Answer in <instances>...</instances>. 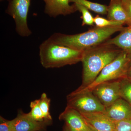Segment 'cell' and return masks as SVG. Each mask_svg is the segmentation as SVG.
I'll return each instance as SVG.
<instances>
[{"label":"cell","instance_id":"cell-9","mask_svg":"<svg viewBox=\"0 0 131 131\" xmlns=\"http://www.w3.org/2000/svg\"><path fill=\"white\" fill-rule=\"evenodd\" d=\"M45 3L44 12L51 17L68 15L77 11L75 4H70V0H42Z\"/></svg>","mask_w":131,"mask_h":131},{"label":"cell","instance_id":"cell-25","mask_svg":"<svg viewBox=\"0 0 131 131\" xmlns=\"http://www.w3.org/2000/svg\"><path fill=\"white\" fill-rule=\"evenodd\" d=\"M87 126H88V131H103L98 130H96V129H94V128H93L92 127H91V126L89 124H87Z\"/></svg>","mask_w":131,"mask_h":131},{"label":"cell","instance_id":"cell-11","mask_svg":"<svg viewBox=\"0 0 131 131\" xmlns=\"http://www.w3.org/2000/svg\"><path fill=\"white\" fill-rule=\"evenodd\" d=\"M81 114L87 124L94 129L100 131H114L115 122L107 116L104 112H96Z\"/></svg>","mask_w":131,"mask_h":131},{"label":"cell","instance_id":"cell-12","mask_svg":"<svg viewBox=\"0 0 131 131\" xmlns=\"http://www.w3.org/2000/svg\"><path fill=\"white\" fill-rule=\"evenodd\" d=\"M60 120L65 121L66 125L77 130L88 131V126L82 115L77 110L67 106L59 115Z\"/></svg>","mask_w":131,"mask_h":131},{"label":"cell","instance_id":"cell-5","mask_svg":"<svg viewBox=\"0 0 131 131\" xmlns=\"http://www.w3.org/2000/svg\"><path fill=\"white\" fill-rule=\"evenodd\" d=\"M67 106L77 110L80 113L104 112L105 107L91 91L76 90L67 96Z\"/></svg>","mask_w":131,"mask_h":131},{"label":"cell","instance_id":"cell-8","mask_svg":"<svg viewBox=\"0 0 131 131\" xmlns=\"http://www.w3.org/2000/svg\"><path fill=\"white\" fill-rule=\"evenodd\" d=\"M11 121L13 131H44L50 123L36 121L31 117L29 113H25L21 111Z\"/></svg>","mask_w":131,"mask_h":131},{"label":"cell","instance_id":"cell-18","mask_svg":"<svg viewBox=\"0 0 131 131\" xmlns=\"http://www.w3.org/2000/svg\"><path fill=\"white\" fill-rule=\"evenodd\" d=\"M30 107L31 110L29 113L34 119L38 122L46 121L39 105V99L31 102Z\"/></svg>","mask_w":131,"mask_h":131},{"label":"cell","instance_id":"cell-21","mask_svg":"<svg viewBox=\"0 0 131 131\" xmlns=\"http://www.w3.org/2000/svg\"><path fill=\"white\" fill-rule=\"evenodd\" d=\"M114 131H131V118L115 122Z\"/></svg>","mask_w":131,"mask_h":131},{"label":"cell","instance_id":"cell-2","mask_svg":"<svg viewBox=\"0 0 131 131\" xmlns=\"http://www.w3.org/2000/svg\"><path fill=\"white\" fill-rule=\"evenodd\" d=\"M125 28L123 26H96L87 31L74 35L56 33L49 38L58 44L83 51L104 43L115 33L121 31Z\"/></svg>","mask_w":131,"mask_h":131},{"label":"cell","instance_id":"cell-4","mask_svg":"<svg viewBox=\"0 0 131 131\" xmlns=\"http://www.w3.org/2000/svg\"><path fill=\"white\" fill-rule=\"evenodd\" d=\"M131 62V54L122 51L115 59L103 68L92 83L85 88H78L77 90L91 91L95 87L102 83L126 77Z\"/></svg>","mask_w":131,"mask_h":131},{"label":"cell","instance_id":"cell-26","mask_svg":"<svg viewBox=\"0 0 131 131\" xmlns=\"http://www.w3.org/2000/svg\"><path fill=\"white\" fill-rule=\"evenodd\" d=\"M67 126L68 127V129H69V130L70 131H83L82 130H75V129H73V128L70 127L68 126Z\"/></svg>","mask_w":131,"mask_h":131},{"label":"cell","instance_id":"cell-17","mask_svg":"<svg viewBox=\"0 0 131 131\" xmlns=\"http://www.w3.org/2000/svg\"><path fill=\"white\" fill-rule=\"evenodd\" d=\"M39 100V105L45 121L47 122H51L52 119L50 112V106L51 100L47 97L45 93H43L41 95Z\"/></svg>","mask_w":131,"mask_h":131},{"label":"cell","instance_id":"cell-15","mask_svg":"<svg viewBox=\"0 0 131 131\" xmlns=\"http://www.w3.org/2000/svg\"><path fill=\"white\" fill-rule=\"evenodd\" d=\"M70 3H78L84 6L89 10L93 11L98 14L106 15L107 14L108 6L91 2L88 0H70Z\"/></svg>","mask_w":131,"mask_h":131},{"label":"cell","instance_id":"cell-10","mask_svg":"<svg viewBox=\"0 0 131 131\" xmlns=\"http://www.w3.org/2000/svg\"><path fill=\"white\" fill-rule=\"evenodd\" d=\"M105 114L115 122L131 118V105L122 98L105 107Z\"/></svg>","mask_w":131,"mask_h":131},{"label":"cell","instance_id":"cell-3","mask_svg":"<svg viewBox=\"0 0 131 131\" xmlns=\"http://www.w3.org/2000/svg\"><path fill=\"white\" fill-rule=\"evenodd\" d=\"M83 51L58 44L49 38L39 46L40 63L46 69L75 64L81 62Z\"/></svg>","mask_w":131,"mask_h":131},{"label":"cell","instance_id":"cell-19","mask_svg":"<svg viewBox=\"0 0 131 131\" xmlns=\"http://www.w3.org/2000/svg\"><path fill=\"white\" fill-rule=\"evenodd\" d=\"M74 4L76 7L77 11L81 13L82 15L81 18L82 19V25H93L94 24V18L89 12V10L82 5L78 3H74Z\"/></svg>","mask_w":131,"mask_h":131},{"label":"cell","instance_id":"cell-22","mask_svg":"<svg viewBox=\"0 0 131 131\" xmlns=\"http://www.w3.org/2000/svg\"><path fill=\"white\" fill-rule=\"evenodd\" d=\"M0 131H13L11 120L0 117Z\"/></svg>","mask_w":131,"mask_h":131},{"label":"cell","instance_id":"cell-27","mask_svg":"<svg viewBox=\"0 0 131 131\" xmlns=\"http://www.w3.org/2000/svg\"><path fill=\"white\" fill-rule=\"evenodd\" d=\"M63 131H70L69 129H68V127L67 126V125L66 126L65 128L64 129Z\"/></svg>","mask_w":131,"mask_h":131},{"label":"cell","instance_id":"cell-13","mask_svg":"<svg viewBox=\"0 0 131 131\" xmlns=\"http://www.w3.org/2000/svg\"><path fill=\"white\" fill-rule=\"evenodd\" d=\"M108 19L122 22L128 26L131 25L130 20L122 5L121 0H111L108 6Z\"/></svg>","mask_w":131,"mask_h":131},{"label":"cell","instance_id":"cell-1","mask_svg":"<svg viewBox=\"0 0 131 131\" xmlns=\"http://www.w3.org/2000/svg\"><path fill=\"white\" fill-rule=\"evenodd\" d=\"M122 50L105 42L83 51L82 82L79 88H83L92 83L106 66L113 61Z\"/></svg>","mask_w":131,"mask_h":131},{"label":"cell","instance_id":"cell-23","mask_svg":"<svg viewBox=\"0 0 131 131\" xmlns=\"http://www.w3.org/2000/svg\"><path fill=\"white\" fill-rule=\"evenodd\" d=\"M122 5L129 16L131 24V0H121Z\"/></svg>","mask_w":131,"mask_h":131},{"label":"cell","instance_id":"cell-28","mask_svg":"<svg viewBox=\"0 0 131 131\" xmlns=\"http://www.w3.org/2000/svg\"><path fill=\"white\" fill-rule=\"evenodd\" d=\"M1 2L4 1H9V0H0Z\"/></svg>","mask_w":131,"mask_h":131},{"label":"cell","instance_id":"cell-24","mask_svg":"<svg viewBox=\"0 0 131 131\" xmlns=\"http://www.w3.org/2000/svg\"><path fill=\"white\" fill-rule=\"evenodd\" d=\"M126 77L131 80V62L127 70Z\"/></svg>","mask_w":131,"mask_h":131},{"label":"cell","instance_id":"cell-6","mask_svg":"<svg viewBox=\"0 0 131 131\" xmlns=\"http://www.w3.org/2000/svg\"><path fill=\"white\" fill-rule=\"evenodd\" d=\"M31 2V0H9L6 10L14 19L16 32L21 37H29L32 34L27 24Z\"/></svg>","mask_w":131,"mask_h":131},{"label":"cell","instance_id":"cell-16","mask_svg":"<svg viewBox=\"0 0 131 131\" xmlns=\"http://www.w3.org/2000/svg\"><path fill=\"white\" fill-rule=\"evenodd\" d=\"M121 97L131 105V80L126 77L120 79Z\"/></svg>","mask_w":131,"mask_h":131},{"label":"cell","instance_id":"cell-14","mask_svg":"<svg viewBox=\"0 0 131 131\" xmlns=\"http://www.w3.org/2000/svg\"><path fill=\"white\" fill-rule=\"evenodd\" d=\"M105 43L115 46L122 51L131 55V25L125 27L116 37L109 39Z\"/></svg>","mask_w":131,"mask_h":131},{"label":"cell","instance_id":"cell-20","mask_svg":"<svg viewBox=\"0 0 131 131\" xmlns=\"http://www.w3.org/2000/svg\"><path fill=\"white\" fill-rule=\"evenodd\" d=\"M94 23L97 27H104L116 26H123V23L107 19L97 15L94 18Z\"/></svg>","mask_w":131,"mask_h":131},{"label":"cell","instance_id":"cell-7","mask_svg":"<svg viewBox=\"0 0 131 131\" xmlns=\"http://www.w3.org/2000/svg\"><path fill=\"white\" fill-rule=\"evenodd\" d=\"M91 91L105 107L108 106L121 98L120 79L102 83Z\"/></svg>","mask_w":131,"mask_h":131}]
</instances>
